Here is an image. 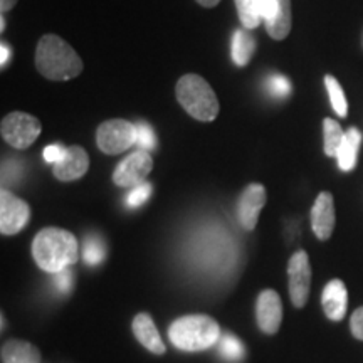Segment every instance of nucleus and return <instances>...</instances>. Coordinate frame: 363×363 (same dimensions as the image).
Masks as SVG:
<instances>
[{"mask_svg": "<svg viewBox=\"0 0 363 363\" xmlns=\"http://www.w3.org/2000/svg\"><path fill=\"white\" fill-rule=\"evenodd\" d=\"M98 147L106 155L123 153L136 143V125L126 120H108L98 126Z\"/></svg>", "mask_w": 363, "mask_h": 363, "instance_id": "5", "label": "nucleus"}, {"mask_svg": "<svg viewBox=\"0 0 363 363\" xmlns=\"http://www.w3.org/2000/svg\"><path fill=\"white\" fill-rule=\"evenodd\" d=\"M131 328H133L136 340H138L148 352L155 353V355H163V353H165V343L162 342L157 326L153 323L152 316H150L148 313H140V315H136Z\"/></svg>", "mask_w": 363, "mask_h": 363, "instance_id": "15", "label": "nucleus"}, {"mask_svg": "<svg viewBox=\"0 0 363 363\" xmlns=\"http://www.w3.org/2000/svg\"><path fill=\"white\" fill-rule=\"evenodd\" d=\"M266 206V189L261 184H251L244 189L238 203V217L240 225L252 230L259 220L261 208Z\"/></svg>", "mask_w": 363, "mask_h": 363, "instance_id": "11", "label": "nucleus"}, {"mask_svg": "<svg viewBox=\"0 0 363 363\" xmlns=\"http://www.w3.org/2000/svg\"><path fill=\"white\" fill-rule=\"evenodd\" d=\"M2 138L13 148L26 150L33 145L40 135L39 120L27 113L13 111L2 120Z\"/></svg>", "mask_w": 363, "mask_h": 363, "instance_id": "6", "label": "nucleus"}, {"mask_svg": "<svg viewBox=\"0 0 363 363\" xmlns=\"http://www.w3.org/2000/svg\"><path fill=\"white\" fill-rule=\"evenodd\" d=\"M219 352L220 355L229 362H239L244 358L246 348H244L242 342L234 335H224L219 340Z\"/></svg>", "mask_w": 363, "mask_h": 363, "instance_id": "24", "label": "nucleus"}, {"mask_svg": "<svg viewBox=\"0 0 363 363\" xmlns=\"http://www.w3.org/2000/svg\"><path fill=\"white\" fill-rule=\"evenodd\" d=\"M66 152H67V148L62 147V145H59V143L49 145V147H45V150H44V160L48 163H52V165H56L57 162H61L62 158H65Z\"/></svg>", "mask_w": 363, "mask_h": 363, "instance_id": "29", "label": "nucleus"}, {"mask_svg": "<svg viewBox=\"0 0 363 363\" xmlns=\"http://www.w3.org/2000/svg\"><path fill=\"white\" fill-rule=\"evenodd\" d=\"M325 86H326V91H328L331 106H333L335 113H337V115L342 116V118L347 116L348 115L347 96H345L343 88L340 86L337 78H333V76L328 74L325 78Z\"/></svg>", "mask_w": 363, "mask_h": 363, "instance_id": "21", "label": "nucleus"}, {"mask_svg": "<svg viewBox=\"0 0 363 363\" xmlns=\"http://www.w3.org/2000/svg\"><path fill=\"white\" fill-rule=\"evenodd\" d=\"M9 59H11V48L7 44H2L0 45V65H2V67L7 65Z\"/></svg>", "mask_w": 363, "mask_h": 363, "instance_id": "31", "label": "nucleus"}, {"mask_svg": "<svg viewBox=\"0 0 363 363\" xmlns=\"http://www.w3.org/2000/svg\"><path fill=\"white\" fill-rule=\"evenodd\" d=\"M266 89L274 98H288L291 94V83L281 74H272L266 81Z\"/></svg>", "mask_w": 363, "mask_h": 363, "instance_id": "25", "label": "nucleus"}, {"mask_svg": "<svg viewBox=\"0 0 363 363\" xmlns=\"http://www.w3.org/2000/svg\"><path fill=\"white\" fill-rule=\"evenodd\" d=\"M54 288H56L57 293L61 294H67L71 293L72 286H74V276H72V271L67 267V269H62L54 274L52 279Z\"/></svg>", "mask_w": 363, "mask_h": 363, "instance_id": "28", "label": "nucleus"}, {"mask_svg": "<svg viewBox=\"0 0 363 363\" xmlns=\"http://www.w3.org/2000/svg\"><path fill=\"white\" fill-rule=\"evenodd\" d=\"M235 6H238L239 19L244 29H256L262 22L257 12V0H235Z\"/></svg>", "mask_w": 363, "mask_h": 363, "instance_id": "23", "label": "nucleus"}, {"mask_svg": "<svg viewBox=\"0 0 363 363\" xmlns=\"http://www.w3.org/2000/svg\"><path fill=\"white\" fill-rule=\"evenodd\" d=\"M360 143H362V133L357 128H348L345 131V138L342 145H340L338 153H337L340 170L352 172L355 169Z\"/></svg>", "mask_w": 363, "mask_h": 363, "instance_id": "16", "label": "nucleus"}, {"mask_svg": "<svg viewBox=\"0 0 363 363\" xmlns=\"http://www.w3.org/2000/svg\"><path fill=\"white\" fill-rule=\"evenodd\" d=\"M256 52V40L249 35L247 30L239 29L234 33L233 39V59L238 66H246Z\"/></svg>", "mask_w": 363, "mask_h": 363, "instance_id": "19", "label": "nucleus"}, {"mask_svg": "<svg viewBox=\"0 0 363 363\" xmlns=\"http://www.w3.org/2000/svg\"><path fill=\"white\" fill-rule=\"evenodd\" d=\"M170 342L179 350L203 352L220 340V326L207 315L182 316L169 330Z\"/></svg>", "mask_w": 363, "mask_h": 363, "instance_id": "3", "label": "nucleus"}, {"mask_svg": "<svg viewBox=\"0 0 363 363\" xmlns=\"http://www.w3.org/2000/svg\"><path fill=\"white\" fill-rule=\"evenodd\" d=\"M335 201L330 192H321L311 208L313 233L320 240H328L335 229Z\"/></svg>", "mask_w": 363, "mask_h": 363, "instance_id": "12", "label": "nucleus"}, {"mask_svg": "<svg viewBox=\"0 0 363 363\" xmlns=\"http://www.w3.org/2000/svg\"><path fill=\"white\" fill-rule=\"evenodd\" d=\"M104 257H106V247L103 240L98 235H88L83 247V259L86 264L98 266L104 261Z\"/></svg>", "mask_w": 363, "mask_h": 363, "instance_id": "22", "label": "nucleus"}, {"mask_svg": "<svg viewBox=\"0 0 363 363\" xmlns=\"http://www.w3.org/2000/svg\"><path fill=\"white\" fill-rule=\"evenodd\" d=\"M321 306L328 320L335 323L343 320L348 308V291L342 279H331L325 286L323 294H321Z\"/></svg>", "mask_w": 363, "mask_h": 363, "instance_id": "13", "label": "nucleus"}, {"mask_svg": "<svg viewBox=\"0 0 363 363\" xmlns=\"http://www.w3.org/2000/svg\"><path fill=\"white\" fill-rule=\"evenodd\" d=\"M2 362L4 363H40V353L34 345L21 342V340H11L2 347Z\"/></svg>", "mask_w": 363, "mask_h": 363, "instance_id": "17", "label": "nucleus"}, {"mask_svg": "<svg viewBox=\"0 0 363 363\" xmlns=\"http://www.w3.org/2000/svg\"><path fill=\"white\" fill-rule=\"evenodd\" d=\"M152 169L153 160L150 153L145 150H138L116 167L113 182L118 187H136V185L143 184Z\"/></svg>", "mask_w": 363, "mask_h": 363, "instance_id": "9", "label": "nucleus"}, {"mask_svg": "<svg viewBox=\"0 0 363 363\" xmlns=\"http://www.w3.org/2000/svg\"><path fill=\"white\" fill-rule=\"evenodd\" d=\"M350 328H352L353 337L363 342V306L358 308V310H355V313L352 315Z\"/></svg>", "mask_w": 363, "mask_h": 363, "instance_id": "30", "label": "nucleus"}, {"mask_svg": "<svg viewBox=\"0 0 363 363\" xmlns=\"http://www.w3.org/2000/svg\"><path fill=\"white\" fill-rule=\"evenodd\" d=\"M35 67L44 78L51 81H67L83 71V61L78 52L59 35L45 34L35 49Z\"/></svg>", "mask_w": 363, "mask_h": 363, "instance_id": "2", "label": "nucleus"}, {"mask_svg": "<svg viewBox=\"0 0 363 363\" xmlns=\"http://www.w3.org/2000/svg\"><path fill=\"white\" fill-rule=\"evenodd\" d=\"M345 138V133L338 121L326 118L323 121V140H325V153L326 157H337L340 145Z\"/></svg>", "mask_w": 363, "mask_h": 363, "instance_id": "20", "label": "nucleus"}, {"mask_svg": "<svg viewBox=\"0 0 363 363\" xmlns=\"http://www.w3.org/2000/svg\"><path fill=\"white\" fill-rule=\"evenodd\" d=\"M177 99L190 116L199 121H214L219 115V99L206 79L197 74L182 76L177 83Z\"/></svg>", "mask_w": 363, "mask_h": 363, "instance_id": "4", "label": "nucleus"}, {"mask_svg": "<svg viewBox=\"0 0 363 363\" xmlns=\"http://www.w3.org/2000/svg\"><path fill=\"white\" fill-rule=\"evenodd\" d=\"M291 0H278V12H276L274 21L266 24L267 34L272 39L283 40L286 35L291 33Z\"/></svg>", "mask_w": 363, "mask_h": 363, "instance_id": "18", "label": "nucleus"}, {"mask_svg": "<svg viewBox=\"0 0 363 363\" xmlns=\"http://www.w3.org/2000/svg\"><path fill=\"white\" fill-rule=\"evenodd\" d=\"M30 219V208L27 202L2 189L0 192V233L13 235L24 229Z\"/></svg>", "mask_w": 363, "mask_h": 363, "instance_id": "8", "label": "nucleus"}, {"mask_svg": "<svg viewBox=\"0 0 363 363\" xmlns=\"http://www.w3.org/2000/svg\"><path fill=\"white\" fill-rule=\"evenodd\" d=\"M202 7H216L220 0H197Z\"/></svg>", "mask_w": 363, "mask_h": 363, "instance_id": "33", "label": "nucleus"}, {"mask_svg": "<svg viewBox=\"0 0 363 363\" xmlns=\"http://www.w3.org/2000/svg\"><path fill=\"white\" fill-rule=\"evenodd\" d=\"M136 145H138L142 150H145V152L155 148L157 145V138H155V133H153L152 126L145 123V121H142V123H136Z\"/></svg>", "mask_w": 363, "mask_h": 363, "instance_id": "26", "label": "nucleus"}, {"mask_svg": "<svg viewBox=\"0 0 363 363\" xmlns=\"http://www.w3.org/2000/svg\"><path fill=\"white\" fill-rule=\"evenodd\" d=\"M33 256L40 269L56 274L78 261V240L69 230L45 227L33 240Z\"/></svg>", "mask_w": 363, "mask_h": 363, "instance_id": "1", "label": "nucleus"}, {"mask_svg": "<svg viewBox=\"0 0 363 363\" xmlns=\"http://www.w3.org/2000/svg\"><path fill=\"white\" fill-rule=\"evenodd\" d=\"M16 4L17 0H0V11L9 12L13 6H16Z\"/></svg>", "mask_w": 363, "mask_h": 363, "instance_id": "32", "label": "nucleus"}, {"mask_svg": "<svg viewBox=\"0 0 363 363\" xmlns=\"http://www.w3.org/2000/svg\"><path fill=\"white\" fill-rule=\"evenodd\" d=\"M256 318L259 330L266 335H276L283 321V303L279 294L272 289H266L257 298Z\"/></svg>", "mask_w": 363, "mask_h": 363, "instance_id": "10", "label": "nucleus"}, {"mask_svg": "<svg viewBox=\"0 0 363 363\" xmlns=\"http://www.w3.org/2000/svg\"><path fill=\"white\" fill-rule=\"evenodd\" d=\"M150 195H152V185L147 184V182H143V184L136 185V187L131 189V192L126 195V206L131 208L143 206V203L150 199Z\"/></svg>", "mask_w": 363, "mask_h": 363, "instance_id": "27", "label": "nucleus"}, {"mask_svg": "<svg viewBox=\"0 0 363 363\" xmlns=\"http://www.w3.org/2000/svg\"><path fill=\"white\" fill-rule=\"evenodd\" d=\"M289 296L293 305L303 308L308 303L311 289V264L306 251H296L288 262Z\"/></svg>", "mask_w": 363, "mask_h": 363, "instance_id": "7", "label": "nucleus"}, {"mask_svg": "<svg viewBox=\"0 0 363 363\" xmlns=\"http://www.w3.org/2000/svg\"><path fill=\"white\" fill-rule=\"evenodd\" d=\"M89 169V158L84 148L78 147H67V152L61 162L54 165V177L61 182H72L83 177Z\"/></svg>", "mask_w": 363, "mask_h": 363, "instance_id": "14", "label": "nucleus"}]
</instances>
